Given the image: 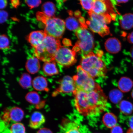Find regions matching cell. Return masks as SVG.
Segmentation results:
<instances>
[{"label":"cell","mask_w":133,"mask_h":133,"mask_svg":"<svg viewBox=\"0 0 133 133\" xmlns=\"http://www.w3.org/2000/svg\"><path fill=\"white\" fill-rule=\"evenodd\" d=\"M73 94L75 107L82 115H97L107 109V98L100 86L89 92L76 89Z\"/></svg>","instance_id":"cell-1"},{"label":"cell","mask_w":133,"mask_h":133,"mask_svg":"<svg viewBox=\"0 0 133 133\" xmlns=\"http://www.w3.org/2000/svg\"><path fill=\"white\" fill-rule=\"evenodd\" d=\"M80 65L94 79L104 77L107 72L105 64L101 57L92 51L82 56Z\"/></svg>","instance_id":"cell-2"},{"label":"cell","mask_w":133,"mask_h":133,"mask_svg":"<svg viewBox=\"0 0 133 133\" xmlns=\"http://www.w3.org/2000/svg\"><path fill=\"white\" fill-rule=\"evenodd\" d=\"M61 46L59 39L47 35L42 43L35 48V56L45 62L55 61L56 53Z\"/></svg>","instance_id":"cell-3"},{"label":"cell","mask_w":133,"mask_h":133,"mask_svg":"<svg viewBox=\"0 0 133 133\" xmlns=\"http://www.w3.org/2000/svg\"><path fill=\"white\" fill-rule=\"evenodd\" d=\"M36 16L38 21L45 25L44 31L47 35L58 39L62 38L65 30V22L59 18L49 17L42 12H38Z\"/></svg>","instance_id":"cell-4"},{"label":"cell","mask_w":133,"mask_h":133,"mask_svg":"<svg viewBox=\"0 0 133 133\" xmlns=\"http://www.w3.org/2000/svg\"><path fill=\"white\" fill-rule=\"evenodd\" d=\"M75 34L78 41L73 50L76 52H80L83 56L92 52L95 45L94 36L87 28L81 26L75 31Z\"/></svg>","instance_id":"cell-5"},{"label":"cell","mask_w":133,"mask_h":133,"mask_svg":"<svg viewBox=\"0 0 133 133\" xmlns=\"http://www.w3.org/2000/svg\"><path fill=\"white\" fill-rule=\"evenodd\" d=\"M88 14L89 19L86 23L91 31L98 33L102 37L109 34V28L107 24L112 19L111 16L96 14L91 11H88Z\"/></svg>","instance_id":"cell-6"},{"label":"cell","mask_w":133,"mask_h":133,"mask_svg":"<svg viewBox=\"0 0 133 133\" xmlns=\"http://www.w3.org/2000/svg\"><path fill=\"white\" fill-rule=\"evenodd\" d=\"M76 70V75L72 77L75 83L76 89L89 92L99 86L94 79L83 69L80 65L77 66Z\"/></svg>","instance_id":"cell-7"},{"label":"cell","mask_w":133,"mask_h":133,"mask_svg":"<svg viewBox=\"0 0 133 133\" xmlns=\"http://www.w3.org/2000/svg\"><path fill=\"white\" fill-rule=\"evenodd\" d=\"M76 52L62 46L55 55V60L58 64L64 66H70L76 62Z\"/></svg>","instance_id":"cell-8"},{"label":"cell","mask_w":133,"mask_h":133,"mask_svg":"<svg viewBox=\"0 0 133 133\" xmlns=\"http://www.w3.org/2000/svg\"><path fill=\"white\" fill-rule=\"evenodd\" d=\"M113 8L112 3L110 1L96 0L93 2L91 11L98 15L112 16L111 14L115 18L116 15L114 14Z\"/></svg>","instance_id":"cell-9"},{"label":"cell","mask_w":133,"mask_h":133,"mask_svg":"<svg viewBox=\"0 0 133 133\" xmlns=\"http://www.w3.org/2000/svg\"><path fill=\"white\" fill-rule=\"evenodd\" d=\"M61 133H87V131L77 121L69 119L62 121L61 127Z\"/></svg>","instance_id":"cell-10"},{"label":"cell","mask_w":133,"mask_h":133,"mask_svg":"<svg viewBox=\"0 0 133 133\" xmlns=\"http://www.w3.org/2000/svg\"><path fill=\"white\" fill-rule=\"evenodd\" d=\"M76 89L75 83L73 77L66 76L61 80L59 87L55 91L54 94L55 96L59 94H73Z\"/></svg>","instance_id":"cell-11"},{"label":"cell","mask_w":133,"mask_h":133,"mask_svg":"<svg viewBox=\"0 0 133 133\" xmlns=\"http://www.w3.org/2000/svg\"><path fill=\"white\" fill-rule=\"evenodd\" d=\"M24 112L22 109L18 107H14L6 111L3 114L2 119L4 123L9 124L10 121L18 122L24 117Z\"/></svg>","instance_id":"cell-12"},{"label":"cell","mask_w":133,"mask_h":133,"mask_svg":"<svg viewBox=\"0 0 133 133\" xmlns=\"http://www.w3.org/2000/svg\"><path fill=\"white\" fill-rule=\"evenodd\" d=\"M47 36L44 31H33L30 33L26 39L31 45L35 49L42 43Z\"/></svg>","instance_id":"cell-13"},{"label":"cell","mask_w":133,"mask_h":133,"mask_svg":"<svg viewBox=\"0 0 133 133\" xmlns=\"http://www.w3.org/2000/svg\"><path fill=\"white\" fill-rule=\"evenodd\" d=\"M104 45L106 50L111 54H117L121 49L120 41L117 38L115 37L108 39L105 43Z\"/></svg>","instance_id":"cell-14"},{"label":"cell","mask_w":133,"mask_h":133,"mask_svg":"<svg viewBox=\"0 0 133 133\" xmlns=\"http://www.w3.org/2000/svg\"><path fill=\"white\" fill-rule=\"evenodd\" d=\"M45 122V118L41 112L36 111L33 113L29 121V126L35 129L39 128Z\"/></svg>","instance_id":"cell-15"},{"label":"cell","mask_w":133,"mask_h":133,"mask_svg":"<svg viewBox=\"0 0 133 133\" xmlns=\"http://www.w3.org/2000/svg\"><path fill=\"white\" fill-rule=\"evenodd\" d=\"M33 87L36 90L39 91H48V83L46 79L42 76H37L33 80Z\"/></svg>","instance_id":"cell-16"},{"label":"cell","mask_w":133,"mask_h":133,"mask_svg":"<svg viewBox=\"0 0 133 133\" xmlns=\"http://www.w3.org/2000/svg\"><path fill=\"white\" fill-rule=\"evenodd\" d=\"M40 67L39 60L36 57L30 58L28 60L26 63V69L30 74H36L39 71Z\"/></svg>","instance_id":"cell-17"},{"label":"cell","mask_w":133,"mask_h":133,"mask_svg":"<svg viewBox=\"0 0 133 133\" xmlns=\"http://www.w3.org/2000/svg\"><path fill=\"white\" fill-rule=\"evenodd\" d=\"M121 27L124 30H129L133 28V14L126 13L121 17L119 21Z\"/></svg>","instance_id":"cell-18"},{"label":"cell","mask_w":133,"mask_h":133,"mask_svg":"<svg viewBox=\"0 0 133 133\" xmlns=\"http://www.w3.org/2000/svg\"><path fill=\"white\" fill-rule=\"evenodd\" d=\"M55 62V61L44 62L43 66V71L46 75L51 76L59 74V71Z\"/></svg>","instance_id":"cell-19"},{"label":"cell","mask_w":133,"mask_h":133,"mask_svg":"<svg viewBox=\"0 0 133 133\" xmlns=\"http://www.w3.org/2000/svg\"><path fill=\"white\" fill-rule=\"evenodd\" d=\"M133 86V82L132 79L127 77L121 78L118 83V87L123 92H126L130 91Z\"/></svg>","instance_id":"cell-20"},{"label":"cell","mask_w":133,"mask_h":133,"mask_svg":"<svg viewBox=\"0 0 133 133\" xmlns=\"http://www.w3.org/2000/svg\"><path fill=\"white\" fill-rule=\"evenodd\" d=\"M103 121L106 127L112 129L117 124V118L112 113L108 112L104 115L103 118Z\"/></svg>","instance_id":"cell-21"},{"label":"cell","mask_w":133,"mask_h":133,"mask_svg":"<svg viewBox=\"0 0 133 133\" xmlns=\"http://www.w3.org/2000/svg\"><path fill=\"white\" fill-rule=\"evenodd\" d=\"M65 24L66 27L68 30L75 31L81 26L79 21H78L76 18L72 16H69L66 18Z\"/></svg>","instance_id":"cell-22"},{"label":"cell","mask_w":133,"mask_h":133,"mask_svg":"<svg viewBox=\"0 0 133 133\" xmlns=\"http://www.w3.org/2000/svg\"><path fill=\"white\" fill-rule=\"evenodd\" d=\"M42 10L43 13L49 17H54L56 8L54 3L47 2L43 4Z\"/></svg>","instance_id":"cell-23"},{"label":"cell","mask_w":133,"mask_h":133,"mask_svg":"<svg viewBox=\"0 0 133 133\" xmlns=\"http://www.w3.org/2000/svg\"><path fill=\"white\" fill-rule=\"evenodd\" d=\"M32 82L30 76L26 73H24L22 75L19 80L20 85L25 89H28L30 87Z\"/></svg>","instance_id":"cell-24"},{"label":"cell","mask_w":133,"mask_h":133,"mask_svg":"<svg viewBox=\"0 0 133 133\" xmlns=\"http://www.w3.org/2000/svg\"><path fill=\"white\" fill-rule=\"evenodd\" d=\"M119 109L123 114L129 115L132 114L133 111V105L129 101H123L119 104Z\"/></svg>","instance_id":"cell-25"},{"label":"cell","mask_w":133,"mask_h":133,"mask_svg":"<svg viewBox=\"0 0 133 133\" xmlns=\"http://www.w3.org/2000/svg\"><path fill=\"white\" fill-rule=\"evenodd\" d=\"M25 99L30 104H36L40 101V97L39 94L36 91H31L26 94Z\"/></svg>","instance_id":"cell-26"},{"label":"cell","mask_w":133,"mask_h":133,"mask_svg":"<svg viewBox=\"0 0 133 133\" xmlns=\"http://www.w3.org/2000/svg\"><path fill=\"white\" fill-rule=\"evenodd\" d=\"M123 95L122 93L118 90H114L111 91L109 94L111 101L114 103H117L122 99Z\"/></svg>","instance_id":"cell-27"},{"label":"cell","mask_w":133,"mask_h":133,"mask_svg":"<svg viewBox=\"0 0 133 133\" xmlns=\"http://www.w3.org/2000/svg\"><path fill=\"white\" fill-rule=\"evenodd\" d=\"M11 133H25V128L22 124L16 123L11 125L10 128Z\"/></svg>","instance_id":"cell-28"},{"label":"cell","mask_w":133,"mask_h":133,"mask_svg":"<svg viewBox=\"0 0 133 133\" xmlns=\"http://www.w3.org/2000/svg\"><path fill=\"white\" fill-rule=\"evenodd\" d=\"M9 41L7 36L5 35H2L0 36V48L1 49L9 48Z\"/></svg>","instance_id":"cell-29"},{"label":"cell","mask_w":133,"mask_h":133,"mask_svg":"<svg viewBox=\"0 0 133 133\" xmlns=\"http://www.w3.org/2000/svg\"><path fill=\"white\" fill-rule=\"evenodd\" d=\"M94 1L89 0V1H80V4L82 8L85 10L89 11L92 10L93 2Z\"/></svg>","instance_id":"cell-30"},{"label":"cell","mask_w":133,"mask_h":133,"mask_svg":"<svg viewBox=\"0 0 133 133\" xmlns=\"http://www.w3.org/2000/svg\"><path fill=\"white\" fill-rule=\"evenodd\" d=\"M28 6L31 9L39 6L41 3V1H25Z\"/></svg>","instance_id":"cell-31"},{"label":"cell","mask_w":133,"mask_h":133,"mask_svg":"<svg viewBox=\"0 0 133 133\" xmlns=\"http://www.w3.org/2000/svg\"><path fill=\"white\" fill-rule=\"evenodd\" d=\"M0 14H1L0 15H1V16H0V17H1L0 18V20H1L0 22H1V24H2V23H4L7 19L8 14L6 11L4 10H1V11Z\"/></svg>","instance_id":"cell-32"},{"label":"cell","mask_w":133,"mask_h":133,"mask_svg":"<svg viewBox=\"0 0 133 133\" xmlns=\"http://www.w3.org/2000/svg\"><path fill=\"white\" fill-rule=\"evenodd\" d=\"M111 133H123V129L121 126L116 125L111 129Z\"/></svg>","instance_id":"cell-33"},{"label":"cell","mask_w":133,"mask_h":133,"mask_svg":"<svg viewBox=\"0 0 133 133\" xmlns=\"http://www.w3.org/2000/svg\"><path fill=\"white\" fill-rule=\"evenodd\" d=\"M37 133H52L51 130L49 129L43 128L40 129L38 131Z\"/></svg>","instance_id":"cell-34"},{"label":"cell","mask_w":133,"mask_h":133,"mask_svg":"<svg viewBox=\"0 0 133 133\" xmlns=\"http://www.w3.org/2000/svg\"><path fill=\"white\" fill-rule=\"evenodd\" d=\"M128 123L130 129H133V116L129 117Z\"/></svg>","instance_id":"cell-35"},{"label":"cell","mask_w":133,"mask_h":133,"mask_svg":"<svg viewBox=\"0 0 133 133\" xmlns=\"http://www.w3.org/2000/svg\"><path fill=\"white\" fill-rule=\"evenodd\" d=\"M7 4V1L6 0H1L0 1V8L1 9L5 8Z\"/></svg>","instance_id":"cell-36"},{"label":"cell","mask_w":133,"mask_h":133,"mask_svg":"<svg viewBox=\"0 0 133 133\" xmlns=\"http://www.w3.org/2000/svg\"><path fill=\"white\" fill-rule=\"evenodd\" d=\"M11 5L15 8H17L20 4L19 1L18 0H12L11 1Z\"/></svg>","instance_id":"cell-37"},{"label":"cell","mask_w":133,"mask_h":133,"mask_svg":"<svg viewBox=\"0 0 133 133\" xmlns=\"http://www.w3.org/2000/svg\"><path fill=\"white\" fill-rule=\"evenodd\" d=\"M127 40L129 43L133 44V31L128 35L127 37Z\"/></svg>","instance_id":"cell-38"},{"label":"cell","mask_w":133,"mask_h":133,"mask_svg":"<svg viewBox=\"0 0 133 133\" xmlns=\"http://www.w3.org/2000/svg\"><path fill=\"white\" fill-rule=\"evenodd\" d=\"M69 39H64L63 40V43L64 45L67 46L71 45V42L69 41Z\"/></svg>","instance_id":"cell-39"},{"label":"cell","mask_w":133,"mask_h":133,"mask_svg":"<svg viewBox=\"0 0 133 133\" xmlns=\"http://www.w3.org/2000/svg\"><path fill=\"white\" fill-rule=\"evenodd\" d=\"M129 1H116V2L118 3H126V2H128Z\"/></svg>","instance_id":"cell-40"},{"label":"cell","mask_w":133,"mask_h":133,"mask_svg":"<svg viewBox=\"0 0 133 133\" xmlns=\"http://www.w3.org/2000/svg\"><path fill=\"white\" fill-rule=\"evenodd\" d=\"M130 54L131 57L133 59V46L131 48L130 51Z\"/></svg>","instance_id":"cell-41"},{"label":"cell","mask_w":133,"mask_h":133,"mask_svg":"<svg viewBox=\"0 0 133 133\" xmlns=\"http://www.w3.org/2000/svg\"><path fill=\"white\" fill-rule=\"evenodd\" d=\"M126 133H133V129H129Z\"/></svg>","instance_id":"cell-42"},{"label":"cell","mask_w":133,"mask_h":133,"mask_svg":"<svg viewBox=\"0 0 133 133\" xmlns=\"http://www.w3.org/2000/svg\"><path fill=\"white\" fill-rule=\"evenodd\" d=\"M131 96H132V98L133 99V89L132 91V92H131Z\"/></svg>","instance_id":"cell-43"}]
</instances>
